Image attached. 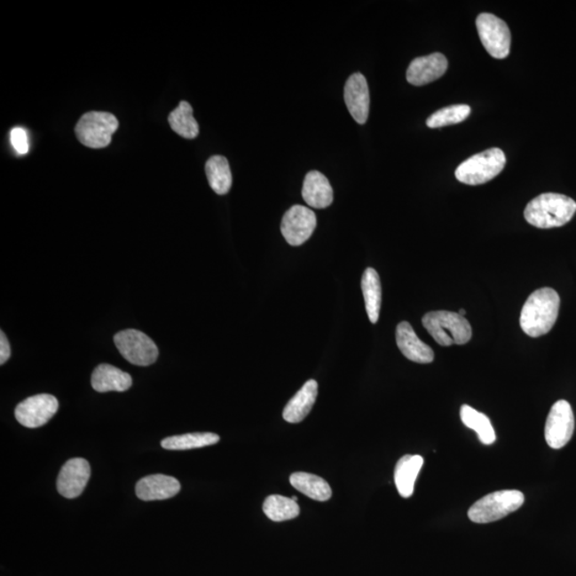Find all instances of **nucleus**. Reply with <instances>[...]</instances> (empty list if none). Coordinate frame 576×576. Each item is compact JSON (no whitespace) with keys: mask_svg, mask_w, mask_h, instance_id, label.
Masks as SVG:
<instances>
[{"mask_svg":"<svg viewBox=\"0 0 576 576\" xmlns=\"http://www.w3.org/2000/svg\"><path fill=\"white\" fill-rule=\"evenodd\" d=\"M91 477V468L86 459L73 458L62 467L57 479V489L63 498L75 499L83 493Z\"/></svg>","mask_w":576,"mask_h":576,"instance_id":"f8f14e48","label":"nucleus"},{"mask_svg":"<svg viewBox=\"0 0 576 576\" xmlns=\"http://www.w3.org/2000/svg\"><path fill=\"white\" fill-rule=\"evenodd\" d=\"M10 356H12V348H10L6 335L2 331L0 332V364L4 366L9 360Z\"/></svg>","mask_w":576,"mask_h":576,"instance_id":"c756f323","label":"nucleus"},{"mask_svg":"<svg viewBox=\"0 0 576 576\" xmlns=\"http://www.w3.org/2000/svg\"><path fill=\"white\" fill-rule=\"evenodd\" d=\"M505 165V153L493 147L460 163L454 176L460 183L477 186L493 181L504 170Z\"/></svg>","mask_w":576,"mask_h":576,"instance_id":"20e7f679","label":"nucleus"},{"mask_svg":"<svg viewBox=\"0 0 576 576\" xmlns=\"http://www.w3.org/2000/svg\"><path fill=\"white\" fill-rule=\"evenodd\" d=\"M396 343L401 353L410 361L428 364L435 360V352L420 340L409 322L403 321L398 326Z\"/></svg>","mask_w":576,"mask_h":576,"instance_id":"2eb2a0df","label":"nucleus"},{"mask_svg":"<svg viewBox=\"0 0 576 576\" xmlns=\"http://www.w3.org/2000/svg\"><path fill=\"white\" fill-rule=\"evenodd\" d=\"M448 61L441 52L415 58L406 70V81L421 87L441 78L446 73Z\"/></svg>","mask_w":576,"mask_h":576,"instance_id":"4468645a","label":"nucleus"},{"mask_svg":"<svg viewBox=\"0 0 576 576\" xmlns=\"http://www.w3.org/2000/svg\"><path fill=\"white\" fill-rule=\"evenodd\" d=\"M317 393H319V384L315 380H309L285 406L283 419L292 424L303 422L313 408Z\"/></svg>","mask_w":576,"mask_h":576,"instance_id":"6ab92c4d","label":"nucleus"},{"mask_svg":"<svg viewBox=\"0 0 576 576\" xmlns=\"http://www.w3.org/2000/svg\"><path fill=\"white\" fill-rule=\"evenodd\" d=\"M460 417L464 425L477 433L480 442L485 446H491L495 442L494 428L487 415L473 409L472 406L463 405L460 409Z\"/></svg>","mask_w":576,"mask_h":576,"instance_id":"b1692460","label":"nucleus"},{"mask_svg":"<svg viewBox=\"0 0 576 576\" xmlns=\"http://www.w3.org/2000/svg\"><path fill=\"white\" fill-rule=\"evenodd\" d=\"M289 482L295 489L309 496L312 500L327 501L331 499L330 485L324 478L316 477V475L304 472L294 473L290 475Z\"/></svg>","mask_w":576,"mask_h":576,"instance_id":"4be33fe9","label":"nucleus"},{"mask_svg":"<svg viewBox=\"0 0 576 576\" xmlns=\"http://www.w3.org/2000/svg\"><path fill=\"white\" fill-rule=\"evenodd\" d=\"M576 213V202L567 195L542 193L527 204L525 217L538 229H552L567 225Z\"/></svg>","mask_w":576,"mask_h":576,"instance_id":"f03ea898","label":"nucleus"},{"mask_svg":"<svg viewBox=\"0 0 576 576\" xmlns=\"http://www.w3.org/2000/svg\"><path fill=\"white\" fill-rule=\"evenodd\" d=\"M91 384L99 393L111 392V391L125 392L133 384V379L130 374L121 371L118 367L110 364H100L94 369Z\"/></svg>","mask_w":576,"mask_h":576,"instance_id":"f3484780","label":"nucleus"},{"mask_svg":"<svg viewBox=\"0 0 576 576\" xmlns=\"http://www.w3.org/2000/svg\"><path fill=\"white\" fill-rule=\"evenodd\" d=\"M59 408L55 396L39 394L31 396L19 404L15 409V417L20 425L28 428H39L47 424Z\"/></svg>","mask_w":576,"mask_h":576,"instance_id":"9b49d317","label":"nucleus"},{"mask_svg":"<svg viewBox=\"0 0 576 576\" xmlns=\"http://www.w3.org/2000/svg\"><path fill=\"white\" fill-rule=\"evenodd\" d=\"M121 355L134 366L149 367L158 358V347L146 333L135 329L120 331L114 338Z\"/></svg>","mask_w":576,"mask_h":576,"instance_id":"0eeeda50","label":"nucleus"},{"mask_svg":"<svg viewBox=\"0 0 576 576\" xmlns=\"http://www.w3.org/2000/svg\"><path fill=\"white\" fill-rule=\"evenodd\" d=\"M424 459L420 454H406L396 464L394 480L398 493L405 499L414 494V485Z\"/></svg>","mask_w":576,"mask_h":576,"instance_id":"aec40b11","label":"nucleus"},{"mask_svg":"<svg viewBox=\"0 0 576 576\" xmlns=\"http://www.w3.org/2000/svg\"><path fill=\"white\" fill-rule=\"evenodd\" d=\"M361 288L369 320L376 324L382 309L383 289L379 274L374 268H367L363 273Z\"/></svg>","mask_w":576,"mask_h":576,"instance_id":"412c9836","label":"nucleus"},{"mask_svg":"<svg viewBox=\"0 0 576 576\" xmlns=\"http://www.w3.org/2000/svg\"><path fill=\"white\" fill-rule=\"evenodd\" d=\"M574 414L567 400H558L548 415L544 437L548 446L554 449L567 446L574 432Z\"/></svg>","mask_w":576,"mask_h":576,"instance_id":"1a4fd4ad","label":"nucleus"},{"mask_svg":"<svg viewBox=\"0 0 576 576\" xmlns=\"http://www.w3.org/2000/svg\"><path fill=\"white\" fill-rule=\"evenodd\" d=\"M181 491L177 478L155 474L144 477L136 485V494L142 501H162L171 499Z\"/></svg>","mask_w":576,"mask_h":576,"instance_id":"dca6fc26","label":"nucleus"},{"mask_svg":"<svg viewBox=\"0 0 576 576\" xmlns=\"http://www.w3.org/2000/svg\"><path fill=\"white\" fill-rule=\"evenodd\" d=\"M206 177L209 186L217 194L224 195L230 192L232 187V172L226 158L224 156L210 157L205 165Z\"/></svg>","mask_w":576,"mask_h":576,"instance_id":"5701e85b","label":"nucleus"},{"mask_svg":"<svg viewBox=\"0 0 576 576\" xmlns=\"http://www.w3.org/2000/svg\"><path fill=\"white\" fill-rule=\"evenodd\" d=\"M343 99L352 118L359 124H366L369 114V89L367 78L361 73H355L348 78L343 90Z\"/></svg>","mask_w":576,"mask_h":576,"instance_id":"ddd939ff","label":"nucleus"},{"mask_svg":"<svg viewBox=\"0 0 576 576\" xmlns=\"http://www.w3.org/2000/svg\"><path fill=\"white\" fill-rule=\"evenodd\" d=\"M303 198L313 209H326L333 202V189L324 174L311 171L306 174L303 187Z\"/></svg>","mask_w":576,"mask_h":576,"instance_id":"a211bd4d","label":"nucleus"},{"mask_svg":"<svg viewBox=\"0 0 576 576\" xmlns=\"http://www.w3.org/2000/svg\"><path fill=\"white\" fill-rule=\"evenodd\" d=\"M118 128L119 121L114 114L91 111L78 121L75 133L82 145L91 149H103L110 145L111 137Z\"/></svg>","mask_w":576,"mask_h":576,"instance_id":"423d86ee","label":"nucleus"},{"mask_svg":"<svg viewBox=\"0 0 576 576\" xmlns=\"http://www.w3.org/2000/svg\"><path fill=\"white\" fill-rule=\"evenodd\" d=\"M459 314L464 317L466 315V310H460Z\"/></svg>","mask_w":576,"mask_h":576,"instance_id":"7c9ffc66","label":"nucleus"},{"mask_svg":"<svg viewBox=\"0 0 576 576\" xmlns=\"http://www.w3.org/2000/svg\"><path fill=\"white\" fill-rule=\"evenodd\" d=\"M422 326L441 346L464 345L472 337L469 322L454 312H430L422 317Z\"/></svg>","mask_w":576,"mask_h":576,"instance_id":"7ed1b4c3","label":"nucleus"},{"mask_svg":"<svg viewBox=\"0 0 576 576\" xmlns=\"http://www.w3.org/2000/svg\"><path fill=\"white\" fill-rule=\"evenodd\" d=\"M316 225L313 210L303 205H294L283 216L282 235L290 246H301L314 233Z\"/></svg>","mask_w":576,"mask_h":576,"instance_id":"9d476101","label":"nucleus"},{"mask_svg":"<svg viewBox=\"0 0 576 576\" xmlns=\"http://www.w3.org/2000/svg\"><path fill=\"white\" fill-rule=\"evenodd\" d=\"M219 441L220 437L216 433L195 432L169 437L162 441V446L168 451H188V449L215 446Z\"/></svg>","mask_w":576,"mask_h":576,"instance_id":"a878e982","label":"nucleus"},{"mask_svg":"<svg viewBox=\"0 0 576 576\" xmlns=\"http://www.w3.org/2000/svg\"><path fill=\"white\" fill-rule=\"evenodd\" d=\"M12 144L20 154H28L29 151V142L28 134L22 128H15L12 131Z\"/></svg>","mask_w":576,"mask_h":576,"instance_id":"c85d7f7f","label":"nucleus"},{"mask_svg":"<svg viewBox=\"0 0 576 576\" xmlns=\"http://www.w3.org/2000/svg\"><path fill=\"white\" fill-rule=\"evenodd\" d=\"M263 510L273 522L293 520L300 514L297 501L279 494L268 496L264 501Z\"/></svg>","mask_w":576,"mask_h":576,"instance_id":"bb28decb","label":"nucleus"},{"mask_svg":"<svg viewBox=\"0 0 576 576\" xmlns=\"http://www.w3.org/2000/svg\"><path fill=\"white\" fill-rule=\"evenodd\" d=\"M560 298L556 290L543 288L533 292L523 305L520 325L525 335L539 337L552 330L557 320Z\"/></svg>","mask_w":576,"mask_h":576,"instance_id":"f257e3e1","label":"nucleus"},{"mask_svg":"<svg viewBox=\"0 0 576 576\" xmlns=\"http://www.w3.org/2000/svg\"><path fill=\"white\" fill-rule=\"evenodd\" d=\"M525 503V494L517 490H501L484 496L468 511L469 520L479 525L499 521Z\"/></svg>","mask_w":576,"mask_h":576,"instance_id":"39448f33","label":"nucleus"},{"mask_svg":"<svg viewBox=\"0 0 576 576\" xmlns=\"http://www.w3.org/2000/svg\"><path fill=\"white\" fill-rule=\"evenodd\" d=\"M469 114H471V107L469 105H452L432 114L427 119L426 124L430 129L444 128V126L463 122L469 118Z\"/></svg>","mask_w":576,"mask_h":576,"instance_id":"cd10ccee","label":"nucleus"},{"mask_svg":"<svg viewBox=\"0 0 576 576\" xmlns=\"http://www.w3.org/2000/svg\"><path fill=\"white\" fill-rule=\"evenodd\" d=\"M168 121L171 129L184 138L194 139L199 135V124L193 117L192 105L186 100H182L178 108L169 114Z\"/></svg>","mask_w":576,"mask_h":576,"instance_id":"393cba45","label":"nucleus"},{"mask_svg":"<svg viewBox=\"0 0 576 576\" xmlns=\"http://www.w3.org/2000/svg\"><path fill=\"white\" fill-rule=\"evenodd\" d=\"M292 500L295 501H297L298 498H297V496H293Z\"/></svg>","mask_w":576,"mask_h":576,"instance_id":"2f4dec72","label":"nucleus"},{"mask_svg":"<svg viewBox=\"0 0 576 576\" xmlns=\"http://www.w3.org/2000/svg\"><path fill=\"white\" fill-rule=\"evenodd\" d=\"M477 28L480 41L491 57L495 59H505L509 57L511 34L503 20L491 13H482L477 20Z\"/></svg>","mask_w":576,"mask_h":576,"instance_id":"6e6552de","label":"nucleus"}]
</instances>
